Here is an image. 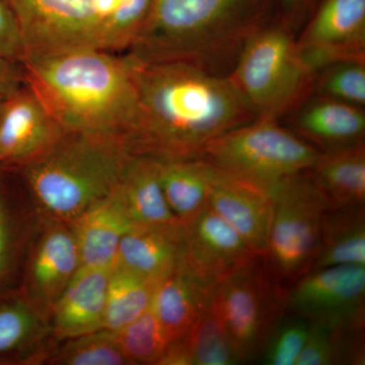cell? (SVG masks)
<instances>
[{"instance_id": "cell-3", "label": "cell", "mask_w": 365, "mask_h": 365, "mask_svg": "<svg viewBox=\"0 0 365 365\" xmlns=\"http://www.w3.org/2000/svg\"><path fill=\"white\" fill-rule=\"evenodd\" d=\"M263 26L254 0H153L145 25L125 53L145 63L182 62L227 74Z\"/></svg>"}, {"instance_id": "cell-16", "label": "cell", "mask_w": 365, "mask_h": 365, "mask_svg": "<svg viewBox=\"0 0 365 365\" xmlns=\"http://www.w3.org/2000/svg\"><path fill=\"white\" fill-rule=\"evenodd\" d=\"M112 267L78 268L50 314L48 324L54 339L66 341L104 329Z\"/></svg>"}, {"instance_id": "cell-29", "label": "cell", "mask_w": 365, "mask_h": 365, "mask_svg": "<svg viewBox=\"0 0 365 365\" xmlns=\"http://www.w3.org/2000/svg\"><path fill=\"white\" fill-rule=\"evenodd\" d=\"M49 324L23 297L0 304V355L37 347Z\"/></svg>"}, {"instance_id": "cell-35", "label": "cell", "mask_w": 365, "mask_h": 365, "mask_svg": "<svg viewBox=\"0 0 365 365\" xmlns=\"http://www.w3.org/2000/svg\"><path fill=\"white\" fill-rule=\"evenodd\" d=\"M24 83L20 63L0 57V88H14Z\"/></svg>"}, {"instance_id": "cell-32", "label": "cell", "mask_w": 365, "mask_h": 365, "mask_svg": "<svg viewBox=\"0 0 365 365\" xmlns=\"http://www.w3.org/2000/svg\"><path fill=\"white\" fill-rule=\"evenodd\" d=\"M309 328L307 319L287 312L269 335L260 356L262 364L295 365L306 345Z\"/></svg>"}, {"instance_id": "cell-9", "label": "cell", "mask_w": 365, "mask_h": 365, "mask_svg": "<svg viewBox=\"0 0 365 365\" xmlns=\"http://www.w3.org/2000/svg\"><path fill=\"white\" fill-rule=\"evenodd\" d=\"M327 209L307 172L288 178L276 191L265 258L281 284L292 285L311 271Z\"/></svg>"}, {"instance_id": "cell-8", "label": "cell", "mask_w": 365, "mask_h": 365, "mask_svg": "<svg viewBox=\"0 0 365 365\" xmlns=\"http://www.w3.org/2000/svg\"><path fill=\"white\" fill-rule=\"evenodd\" d=\"M258 257L213 289L218 314L242 362L259 359L269 335L287 313V288Z\"/></svg>"}, {"instance_id": "cell-33", "label": "cell", "mask_w": 365, "mask_h": 365, "mask_svg": "<svg viewBox=\"0 0 365 365\" xmlns=\"http://www.w3.org/2000/svg\"><path fill=\"white\" fill-rule=\"evenodd\" d=\"M26 52L18 16L9 0H0V57L21 64Z\"/></svg>"}, {"instance_id": "cell-10", "label": "cell", "mask_w": 365, "mask_h": 365, "mask_svg": "<svg viewBox=\"0 0 365 365\" xmlns=\"http://www.w3.org/2000/svg\"><path fill=\"white\" fill-rule=\"evenodd\" d=\"M365 266L312 270L287 289V311L309 323L364 329Z\"/></svg>"}, {"instance_id": "cell-28", "label": "cell", "mask_w": 365, "mask_h": 365, "mask_svg": "<svg viewBox=\"0 0 365 365\" xmlns=\"http://www.w3.org/2000/svg\"><path fill=\"white\" fill-rule=\"evenodd\" d=\"M43 361L57 365L131 364L118 344L114 332L105 329L66 340L59 348L48 349Z\"/></svg>"}, {"instance_id": "cell-4", "label": "cell", "mask_w": 365, "mask_h": 365, "mask_svg": "<svg viewBox=\"0 0 365 365\" xmlns=\"http://www.w3.org/2000/svg\"><path fill=\"white\" fill-rule=\"evenodd\" d=\"M132 157L123 141L64 131L21 170L43 218L71 223L111 195Z\"/></svg>"}, {"instance_id": "cell-36", "label": "cell", "mask_w": 365, "mask_h": 365, "mask_svg": "<svg viewBox=\"0 0 365 365\" xmlns=\"http://www.w3.org/2000/svg\"><path fill=\"white\" fill-rule=\"evenodd\" d=\"M313 0H282L284 6L287 19L283 21V25L292 30V26L300 21L302 14H306L307 7Z\"/></svg>"}, {"instance_id": "cell-17", "label": "cell", "mask_w": 365, "mask_h": 365, "mask_svg": "<svg viewBox=\"0 0 365 365\" xmlns=\"http://www.w3.org/2000/svg\"><path fill=\"white\" fill-rule=\"evenodd\" d=\"M289 114L290 130L319 151L364 143V108L309 95Z\"/></svg>"}, {"instance_id": "cell-5", "label": "cell", "mask_w": 365, "mask_h": 365, "mask_svg": "<svg viewBox=\"0 0 365 365\" xmlns=\"http://www.w3.org/2000/svg\"><path fill=\"white\" fill-rule=\"evenodd\" d=\"M26 54L71 50L125 53L143 30L153 0H9Z\"/></svg>"}, {"instance_id": "cell-27", "label": "cell", "mask_w": 365, "mask_h": 365, "mask_svg": "<svg viewBox=\"0 0 365 365\" xmlns=\"http://www.w3.org/2000/svg\"><path fill=\"white\" fill-rule=\"evenodd\" d=\"M311 324L295 365L364 364V329Z\"/></svg>"}, {"instance_id": "cell-20", "label": "cell", "mask_w": 365, "mask_h": 365, "mask_svg": "<svg viewBox=\"0 0 365 365\" xmlns=\"http://www.w3.org/2000/svg\"><path fill=\"white\" fill-rule=\"evenodd\" d=\"M78 244L81 266L112 267L118 249L132 223L125 215L114 192L71 223Z\"/></svg>"}, {"instance_id": "cell-30", "label": "cell", "mask_w": 365, "mask_h": 365, "mask_svg": "<svg viewBox=\"0 0 365 365\" xmlns=\"http://www.w3.org/2000/svg\"><path fill=\"white\" fill-rule=\"evenodd\" d=\"M114 334L118 344L131 364H160L170 345L151 306Z\"/></svg>"}, {"instance_id": "cell-6", "label": "cell", "mask_w": 365, "mask_h": 365, "mask_svg": "<svg viewBox=\"0 0 365 365\" xmlns=\"http://www.w3.org/2000/svg\"><path fill=\"white\" fill-rule=\"evenodd\" d=\"M314 76L283 24L257 31L228 73L256 118L278 121L311 95Z\"/></svg>"}, {"instance_id": "cell-2", "label": "cell", "mask_w": 365, "mask_h": 365, "mask_svg": "<svg viewBox=\"0 0 365 365\" xmlns=\"http://www.w3.org/2000/svg\"><path fill=\"white\" fill-rule=\"evenodd\" d=\"M21 66L24 81L64 131L110 137L126 145L137 103L128 55L100 50L26 54Z\"/></svg>"}, {"instance_id": "cell-15", "label": "cell", "mask_w": 365, "mask_h": 365, "mask_svg": "<svg viewBox=\"0 0 365 365\" xmlns=\"http://www.w3.org/2000/svg\"><path fill=\"white\" fill-rule=\"evenodd\" d=\"M203 163L208 180L209 207L234 228L250 248L265 257L272 218V199Z\"/></svg>"}, {"instance_id": "cell-1", "label": "cell", "mask_w": 365, "mask_h": 365, "mask_svg": "<svg viewBox=\"0 0 365 365\" xmlns=\"http://www.w3.org/2000/svg\"><path fill=\"white\" fill-rule=\"evenodd\" d=\"M130 59L137 90L135 119L126 139L132 155L199 160L215 139L256 119L228 74L182 62Z\"/></svg>"}, {"instance_id": "cell-14", "label": "cell", "mask_w": 365, "mask_h": 365, "mask_svg": "<svg viewBox=\"0 0 365 365\" xmlns=\"http://www.w3.org/2000/svg\"><path fill=\"white\" fill-rule=\"evenodd\" d=\"M63 133L25 81L0 101V165L21 169Z\"/></svg>"}, {"instance_id": "cell-12", "label": "cell", "mask_w": 365, "mask_h": 365, "mask_svg": "<svg viewBox=\"0 0 365 365\" xmlns=\"http://www.w3.org/2000/svg\"><path fill=\"white\" fill-rule=\"evenodd\" d=\"M297 44L314 73L335 62L365 60V0H323Z\"/></svg>"}, {"instance_id": "cell-23", "label": "cell", "mask_w": 365, "mask_h": 365, "mask_svg": "<svg viewBox=\"0 0 365 365\" xmlns=\"http://www.w3.org/2000/svg\"><path fill=\"white\" fill-rule=\"evenodd\" d=\"M242 364L228 337L213 299V292L202 314L181 339L174 341L158 365H234Z\"/></svg>"}, {"instance_id": "cell-19", "label": "cell", "mask_w": 365, "mask_h": 365, "mask_svg": "<svg viewBox=\"0 0 365 365\" xmlns=\"http://www.w3.org/2000/svg\"><path fill=\"white\" fill-rule=\"evenodd\" d=\"M184 258L181 222L133 225L120 242L115 264L157 284Z\"/></svg>"}, {"instance_id": "cell-22", "label": "cell", "mask_w": 365, "mask_h": 365, "mask_svg": "<svg viewBox=\"0 0 365 365\" xmlns=\"http://www.w3.org/2000/svg\"><path fill=\"white\" fill-rule=\"evenodd\" d=\"M307 174L329 208L364 205L365 143L321 151Z\"/></svg>"}, {"instance_id": "cell-26", "label": "cell", "mask_w": 365, "mask_h": 365, "mask_svg": "<svg viewBox=\"0 0 365 365\" xmlns=\"http://www.w3.org/2000/svg\"><path fill=\"white\" fill-rule=\"evenodd\" d=\"M155 287L153 281L114 264L108 283L105 330H120L148 311Z\"/></svg>"}, {"instance_id": "cell-11", "label": "cell", "mask_w": 365, "mask_h": 365, "mask_svg": "<svg viewBox=\"0 0 365 365\" xmlns=\"http://www.w3.org/2000/svg\"><path fill=\"white\" fill-rule=\"evenodd\" d=\"M43 220L44 227L29 254L21 297L48 323L53 307L81 264L71 223Z\"/></svg>"}, {"instance_id": "cell-25", "label": "cell", "mask_w": 365, "mask_h": 365, "mask_svg": "<svg viewBox=\"0 0 365 365\" xmlns=\"http://www.w3.org/2000/svg\"><path fill=\"white\" fill-rule=\"evenodd\" d=\"M157 163L163 195L180 222H186L208 205V180L202 160Z\"/></svg>"}, {"instance_id": "cell-18", "label": "cell", "mask_w": 365, "mask_h": 365, "mask_svg": "<svg viewBox=\"0 0 365 365\" xmlns=\"http://www.w3.org/2000/svg\"><path fill=\"white\" fill-rule=\"evenodd\" d=\"M213 289L192 271L184 258L157 282L151 309L170 344L185 337L195 326Z\"/></svg>"}, {"instance_id": "cell-37", "label": "cell", "mask_w": 365, "mask_h": 365, "mask_svg": "<svg viewBox=\"0 0 365 365\" xmlns=\"http://www.w3.org/2000/svg\"><path fill=\"white\" fill-rule=\"evenodd\" d=\"M16 88H18V86H16ZM14 88H0V101H1L2 98L6 97L7 93H9V91H13Z\"/></svg>"}, {"instance_id": "cell-24", "label": "cell", "mask_w": 365, "mask_h": 365, "mask_svg": "<svg viewBox=\"0 0 365 365\" xmlns=\"http://www.w3.org/2000/svg\"><path fill=\"white\" fill-rule=\"evenodd\" d=\"M364 210V205L327 209L311 271L332 266H365Z\"/></svg>"}, {"instance_id": "cell-21", "label": "cell", "mask_w": 365, "mask_h": 365, "mask_svg": "<svg viewBox=\"0 0 365 365\" xmlns=\"http://www.w3.org/2000/svg\"><path fill=\"white\" fill-rule=\"evenodd\" d=\"M132 225H176L179 220L169 207L158 179L153 158L133 155L114 191Z\"/></svg>"}, {"instance_id": "cell-34", "label": "cell", "mask_w": 365, "mask_h": 365, "mask_svg": "<svg viewBox=\"0 0 365 365\" xmlns=\"http://www.w3.org/2000/svg\"><path fill=\"white\" fill-rule=\"evenodd\" d=\"M14 218L6 197L0 192V280L13 264L16 248Z\"/></svg>"}, {"instance_id": "cell-7", "label": "cell", "mask_w": 365, "mask_h": 365, "mask_svg": "<svg viewBox=\"0 0 365 365\" xmlns=\"http://www.w3.org/2000/svg\"><path fill=\"white\" fill-rule=\"evenodd\" d=\"M319 153L278 120L256 118L215 139L199 160L273 200L280 185L311 169Z\"/></svg>"}, {"instance_id": "cell-31", "label": "cell", "mask_w": 365, "mask_h": 365, "mask_svg": "<svg viewBox=\"0 0 365 365\" xmlns=\"http://www.w3.org/2000/svg\"><path fill=\"white\" fill-rule=\"evenodd\" d=\"M311 95L365 107V60H344L314 73Z\"/></svg>"}, {"instance_id": "cell-13", "label": "cell", "mask_w": 365, "mask_h": 365, "mask_svg": "<svg viewBox=\"0 0 365 365\" xmlns=\"http://www.w3.org/2000/svg\"><path fill=\"white\" fill-rule=\"evenodd\" d=\"M184 260L208 287H215L260 256L209 206L181 222Z\"/></svg>"}]
</instances>
